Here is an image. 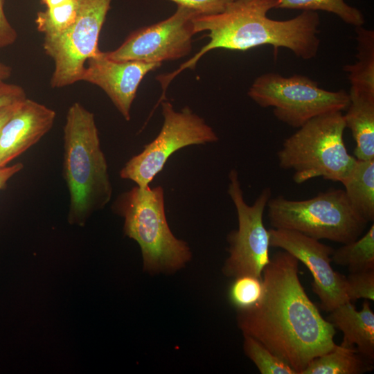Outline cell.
I'll use <instances>...</instances> for the list:
<instances>
[{"label": "cell", "instance_id": "1", "mask_svg": "<svg viewBox=\"0 0 374 374\" xmlns=\"http://www.w3.org/2000/svg\"><path fill=\"white\" fill-rule=\"evenodd\" d=\"M299 264L284 250L275 253L262 271L260 299L248 309L237 310L243 335L259 341L296 374L337 346L335 328L307 295Z\"/></svg>", "mask_w": 374, "mask_h": 374}, {"label": "cell", "instance_id": "2", "mask_svg": "<svg viewBox=\"0 0 374 374\" xmlns=\"http://www.w3.org/2000/svg\"><path fill=\"white\" fill-rule=\"evenodd\" d=\"M278 0H234L221 13L195 16V33L208 31L209 41L193 57L168 73V77L173 79L186 69H194L203 55L217 48L246 51L271 45L276 49L288 48L303 60L314 58L320 44L319 15L303 10L287 20L269 18L268 11L278 8Z\"/></svg>", "mask_w": 374, "mask_h": 374}, {"label": "cell", "instance_id": "3", "mask_svg": "<svg viewBox=\"0 0 374 374\" xmlns=\"http://www.w3.org/2000/svg\"><path fill=\"white\" fill-rule=\"evenodd\" d=\"M63 140L69 221L83 224L90 215L108 204L112 187L94 116L78 103L68 109Z\"/></svg>", "mask_w": 374, "mask_h": 374}, {"label": "cell", "instance_id": "4", "mask_svg": "<svg viewBox=\"0 0 374 374\" xmlns=\"http://www.w3.org/2000/svg\"><path fill=\"white\" fill-rule=\"evenodd\" d=\"M346 128L340 111L311 118L284 140L277 152L279 166L292 170V179L297 184L317 177L342 183L357 161L347 151Z\"/></svg>", "mask_w": 374, "mask_h": 374}, {"label": "cell", "instance_id": "5", "mask_svg": "<svg viewBox=\"0 0 374 374\" xmlns=\"http://www.w3.org/2000/svg\"><path fill=\"white\" fill-rule=\"evenodd\" d=\"M117 208L125 219V233L141 247L147 270L174 271L190 259L187 244L177 239L169 228L161 186H136L121 195Z\"/></svg>", "mask_w": 374, "mask_h": 374}, {"label": "cell", "instance_id": "6", "mask_svg": "<svg viewBox=\"0 0 374 374\" xmlns=\"http://www.w3.org/2000/svg\"><path fill=\"white\" fill-rule=\"evenodd\" d=\"M267 208L272 228L296 231L319 240L348 243L359 238L367 224L342 189H330L303 200L271 197Z\"/></svg>", "mask_w": 374, "mask_h": 374}, {"label": "cell", "instance_id": "7", "mask_svg": "<svg viewBox=\"0 0 374 374\" xmlns=\"http://www.w3.org/2000/svg\"><path fill=\"white\" fill-rule=\"evenodd\" d=\"M247 94L260 107H273L274 116L294 128L319 115L346 110L350 101L345 90L328 91L305 75L273 72L257 77Z\"/></svg>", "mask_w": 374, "mask_h": 374}, {"label": "cell", "instance_id": "8", "mask_svg": "<svg viewBox=\"0 0 374 374\" xmlns=\"http://www.w3.org/2000/svg\"><path fill=\"white\" fill-rule=\"evenodd\" d=\"M163 123L156 138L143 150L132 157L122 168L120 177L145 188L162 170L169 157L179 149L218 141V136L204 118L186 106L174 109L167 101L161 102Z\"/></svg>", "mask_w": 374, "mask_h": 374}, {"label": "cell", "instance_id": "9", "mask_svg": "<svg viewBox=\"0 0 374 374\" xmlns=\"http://www.w3.org/2000/svg\"><path fill=\"white\" fill-rule=\"evenodd\" d=\"M227 193L237 212L238 228L229 233V256L223 267L228 277L253 276L262 278V271L269 263V235L263 223V215L271 189L265 188L251 205L244 200L238 172L232 169L229 174Z\"/></svg>", "mask_w": 374, "mask_h": 374}, {"label": "cell", "instance_id": "10", "mask_svg": "<svg viewBox=\"0 0 374 374\" xmlns=\"http://www.w3.org/2000/svg\"><path fill=\"white\" fill-rule=\"evenodd\" d=\"M76 19L60 35L44 37V49L55 63L53 88L80 81L89 58L96 55L100 30L112 0H78Z\"/></svg>", "mask_w": 374, "mask_h": 374}, {"label": "cell", "instance_id": "11", "mask_svg": "<svg viewBox=\"0 0 374 374\" xmlns=\"http://www.w3.org/2000/svg\"><path fill=\"white\" fill-rule=\"evenodd\" d=\"M198 15L193 9L177 6L168 18L133 31L116 49L104 53L114 60L158 63L185 57L192 50L196 34L193 18Z\"/></svg>", "mask_w": 374, "mask_h": 374}, {"label": "cell", "instance_id": "12", "mask_svg": "<svg viewBox=\"0 0 374 374\" xmlns=\"http://www.w3.org/2000/svg\"><path fill=\"white\" fill-rule=\"evenodd\" d=\"M268 231L270 247L290 253L311 272L312 290L324 311L330 312L348 301L345 276L335 271L330 264L332 247L296 231L274 228Z\"/></svg>", "mask_w": 374, "mask_h": 374}, {"label": "cell", "instance_id": "13", "mask_svg": "<svg viewBox=\"0 0 374 374\" xmlns=\"http://www.w3.org/2000/svg\"><path fill=\"white\" fill-rule=\"evenodd\" d=\"M81 80L100 87L126 121L141 82L162 63L114 60L99 51L88 59Z\"/></svg>", "mask_w": 374, "mask_h": 374}, {"label": "cell", "instance_id": "14", "mask_svg": "<svg viewBox=\"0 0 374 374\" xmlns=\"http://www.w3.org/2000/svg\"><path fill=\"white\" fill-rule=\"evenodd\" d=\"M55 112L26 98L0 130V168L36 144L53 127Z\"/></svg>", "mask_w": 374, "mask_h": 374}, {"label": "cell", "instance_id": "15", "mask_svg": "<svg viewBox=\"0 0 374 374\" xmlns=\"http://www.w3.org/2000/svg\"><path fill=\"white\" fill-rule=\"evenodd\" d=\"M327 321L343 332L341 344L355 347L357 352L373 364L374 361V312L364 299L361 310L347 301L330 312Z\"/></svg>", "mask_w": 374, "mask_h": 374}, {"label": "cell", "instance_id": "16", "mask_svg": "<svg viewBox=\"0 0 374 374\" xmlns=\"http://www.w3.org/2000/svg\"><path fill=\"white\" fill-rule=\"evenodd\" d=\"M348 95L350 101L344 117L356 143L355 157L374 159V97L353 91Z\"/></svg>", "mask_w": 374, "mask_h": 374}, {"label": "cell", "instance_id": "17", "mask_svg": "<svg viewBox=\"0 0 374 374\" xmlns=\"http://www.w3.org/2000/svg\"><path fill=\"white\" fill-rule=\"evenodd\" d=\"M350 205L367 224L374 220V159L358 160L341 183Z\"/></svg>", "mask_w": 374, "mask_h": 374}, {"label": "cell", "instance_id": "18", "mask_svg": "<svg viewBox=\"0 0 374 374\" xmlns=\"http://www.w3.org/2000/svg\"><path fill=\"white\" fill-rule=\"evenodd\" d=\"M357 54L354 64L346 65L350 90L374 97V32L356 27Z\"/></svg>", "mask_w": 374, "mask_h": 374}, {"label": "cell", "instance_id": "19", "mask_svg": "<svg viewBox=\"0 0 374 374\" xmlns=\"http://www.w3.org/2000/svg\"><path fill=\"white\" fill-rule=\"evenodd\" d=\"M372 369L355 347L340 344L313 359L301 374H362Z\"/></svg>", "mask_w": 374, "mask_h": 374}, {"label": "cell", "instance_id": "20", "mask_svg": "<svg viewBox=\"0 0 374 374\" xmlns=\"http://www.w3.org/2000/svg\"><path fill=\"white\" fill-rule=\"evenodd\" d=\"M332 262L346 267L349 273L374 269V224L364 235L334 249Z\"/></svg>", "mask_w": 374, "mask_h": 374}, {"label": "cell", "instance_id": "21", "mask_svg": "<svg viewBox=\"0 0 374 374\" xmlns=\"http://www.w3.org/2000/svg\"><path fill=\"white\" fill-rule=\"evenodd\" d=\"M278 8L302 10H323L338 16L345 23L360 27L364 17L359 10L344 0H278Z\"/></svg>", "mask_w": 374, "mask_h": 374}, {"label": "cell", "instance_id": "22", "mask_svg": "<svg viewBox=\"0 0 374 374\" xmlns=\"http://www.w3.org/2000/svg\"><path fill=\"white\" fill-rule=\"evenodd\" d=\"M78 11V0L39 12L35 18L37 30L44 37H53L63 33L76 19Z\"/></svg>", "mask_w": 374, "mask_h": 374}, {"label": "cell", "instance_id": "23", "mask_svg": "<svg viewBox=\"0 0 374 374\" xmlns=\"http://www.w3.org/2000/svg\"><path fill=\"white\" fill-rule=\"evenodd\" d=\"M244 351L261 374H296L287 363L255 338L244 335Z\"/></svg>", "mask_w": 374, "mask_h": 374}, {"label": "cell", "instance_id": "24", "mask_svg": "<svg viewBox=\"0 0 374 374\" xmlns=\"http://www.w3.org/2000/svg\"><path fill=\"white\" fill-rule=\"evenodd\" d=\"M263 292L262 278L245 275L234 278L231 285L228 297L237 310L248 309L256 304Z\"/></svg>", "mask_w": 374, "mask_h": 374}, {"label": "cell", "instance_id": "25", "mask_svg": "<svg viewBox=\"0 0 374 374\" xmlns=\"http://www.w3.org/2000/svg\"><path fill=\"white\" fill-rule=\"evenodd\" d=\"M345 291L348 301L374 300V269L349 273L345 276Z\"/></svg>", "mask_w": 374, "mask_h": 374}, {"label": "cell", "instance_id": "26", "mask_svg": "<svg viewBox=\"0 0 374 374\" xmlns=\"http://www.w3.org/2000/svg\"><path fill=\"white\" fill-rule=\"evenodd\" d=\"M177 6L197 11L202 15H211L222 12L234 0H169Z\"/></svg>", "mask_w": 374, "mask_h": 374}, {"label": "cell", "instance_id": "27", "mask_svg": "<svg viewBox=\"0 0 374 374\" xmlns=\"http://www.w3.org/2000/svg\"><path fill=\"white\" fill-rule=\"evenodd\" d=\"M23 88L19 85L3 82L0 84V109L10 104L26 99Z\"/></svg>", "mask_w": 374, "mask_h": 374}, {"label": "cell", "instance_id": "28", "mask_svg": "<svg viewBox=\"0 0 374 374\" xmlns=\"http://www.w3.org/2000/svg\"><path fill=\"white\" fill-rule=\"evenodd\" d=\"M6 0H0V48L12 44L17 39V33L9 22L4 12Z\"/></svg>", "mask_w": 374, "mask_h": 374}, {"label": "cell", "instance_id": "29", "mask_svg": "<svg viewBox=\"0 0 374 374\" xmlns=\"http://www.w3.org/2000/svg\"><path fill=\"white\" fill-rule=\"evenodd\" d=\"M24 168L21 163H17L14 165H8L0 168V190L4 188L7 182L17 173L20 172Z\"/></svg>", "mask_w": 374, "mask_h": 374}, {"label": "cell", "instance_id": "30", "mask_svg": "<svg viewBox=\"0 0 374 374\" xmlns=\"http://www.w3.org/2000/svg\"><path fill=\"white\" fill-rule=\"evenodd\" d=\"M11 73V67L0 62V84L4 82L10 76Z\"/></svg>", "mask_w": 374, "mask_h": 374}, {"label": "cell", "instance_id": "31", "mask_svg": "<svg viewBox=\"0 0 374 374\" xmlns=\"http://www.w3.org/2000/svg\"><path fill=\"white\" fill-rule=\"evenodd\" d=\"M71 0H41V3L46 6V8H52L65 4Z\"/></svg>", "mask_w": 374, "mask_h": 374}]
</instances>
